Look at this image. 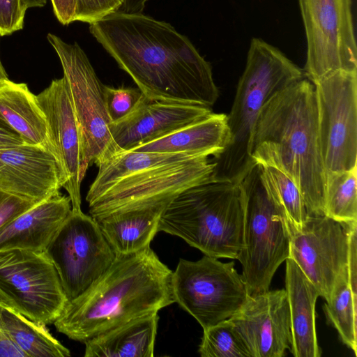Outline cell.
Segmentation results:
<instances>
[{
  "mask_svg": "<svg viewBox=\"0 0 357 357\" xmlns=\"http://www.w3.org/2000/svg\"><path fill=\"white\" fill-rule=\"evenodd\" d=\"M228 142L227 114L212 112L130 151L215 158L225 150Z\"/></svg>",
  "mask_w": 357,
  "mask_h": 357,
  "instance_id": "21",
  "label": "cell"
},
{
  "mask_svg": "<svg viewBox=\"0 0 357 357\" xmlns=\"http://www.w3.org/2000/svg\"><path fill=\"white\" fill-rule=\"evenodd\" d=\"M149 0H123L120 11L128 13H142Z\"/></svg>",
  "mask_w": 357,
  "mask_h": 357,
  "instance_id": "37",
  "label": "cell"
},
{
  "mask_svg": "<svg viewBox=\"0 0 357 357\" xmlns=\"http://www.w3.org/2000/svg\"><path fill=\"white\" fill-rule=\"evenodd\" d=\"M171 271L150 247L116 256L107 271L54 322L71 340L86 342L173 303Z\"/></svg>",
  "mask_w": 357,
  "mask_h": 357,
  "instance_id": "3",
  "label": "cell"
},
{
  "mask_svg": "<svg viewBox=\"0 0 357 357\" xmlns=\"http://www.w3.org/2000/svg\"><path fill=\"white\" fill-rule=\"evenodd\" d=\"M70 211V197L60 192L38 203L0 228V251L45 252Z\"/></svg>",
  "mask_w": 357,
  "mask_h": 357,
  "instance_id": "19",
  "label": "cell"
},
{
  "mask_svg": "<svg viewBox=\"0 0 357 357\" xmlns=\"http://www.w3.org/2000/svg\"><path fill=\"white\" fill-rule=\"evenodd\" d=\"M324 215L343 224L357 222V167L326 174Z\"/></svg>",
  "mask_w": 357,
  "mask_h": 357,
  "instance_id": "28",
  "label": "cell"
},
{
  "mask_svg": "<svg viewBox=\"0 0 357 357\" xmlns=\"http://www.w3.org/2000/svg\"><path fill=\"white\" fill-rule=\"evenodd\" d=\"M28 8L35 7H43L47 3V0H23Z\"/></svg>",
  "mask_w": 357,
  "mask_h": 357,
  "instance_id": "38",
  "label": "cell"
},
{
  "mask_svg": "<svg viewBox=\"0 0 357 357\" xmlns=\"http://www.w3.org/2000/svg\"><path fill=\"white\" fill-rule=\"evenodd\" d=\"M63 182L56 158L44 146L0 149V190L40 202L59 193Z\"/></svg>",
  "mask_w": 357,
  "mask_h": 357,
  "instance_id": "17",
  "label": "cell"
},
{
  "mask_svg": "<svg viewBox=\"0 0 357 357\" xmlns=\"http://www.w3.org/2000/svg\"><path fill=\"white\" fill-rule=\"evenodd\" d=\"M60 60L73 107L82 129L88 163L96 165L122 151L113 140L103 95V84L88 56L77 43L48 33Z\"/></svg>",
  "mask_w": 357,
  "mask_h": 357,
  "instance_id": "11",
  "label": "cell"
},
{
  "mask_svg": "<svg viewBox=\"0 0 357 357\" xmlns=\"http://www.w3.org/2000/svg\"><path fill=\"white\" fill-rule=\"evenodd\" d=\"M245 196L241 183L211 181L185 190L162 212L158 231L204 255L237 259L243 248Z\"/></svg>",
  "mask_w": 357,
  "mask_h": 357,
  "instance_id": "5",
  "label": "cell"
},
{
  "mask_svg": "<svg viewBox=\"0 0 357 357\" xmlns=\"http://www.w3.org/2000/svg\"><path fill=\"white\" fill-rule=\"evenodd\" d=\"M27 8L23 0H0V36L23 29Z\"/></svg>",
  "mask_w": 357,
  "mask_h": 357,
  "instance_id": "32",
  "label": "cell"
},
{
  "mask_svg": "<svg viewBox=\"0 0 357 357\" xmlns=\"http://www.w3.org/2000/svg\"><path fill=\"white\" fill-rule=\"evenodd\" d=\"M24 144L20 136L0 123V149Z\"/></svg>",
  "mask_w": 357,
  "mask_h": 357,
  "instance_id": "36",
  "label": "cell"
},
{
  "mask_svg": "<svg viewBox=\"0 0 357 357\" xmlns=\"http://www.w3.org/2000/svg\"><path fill=\"white\" fill-rule=\"evenodd\" d=\"M229 320L251 357H282L290 349L289 308L284 289L249 295Z\"/></svg>",
  "mask_w": 357,
  "mask_h": 357,
  "instance_id": "16",
  "label": "cell"
},
{
  "mask_svg": "<svg viewBox=\"0 0 357 357\" xmlns=\"http://www.w3.org/2000/svg\"><path fill=\"white\" fill-rule=\"evenodd\" d=\"M286 261L285 291L291 325L290 351L295 357H320L315 326V305L319 294L291 258Z\"/></svg>",
  "mask_w": 357,
  "mask_h": 357,
  "instance_id": "20",
  "label": "cell"
},
{
  "mask_svg": "<svg viewBox=\"0 0 357 357\" xmlns=\"http://www.w3.org/2000/svg\"><path fill=\"white\" fill-rule=\"evenodd\" d=\"M36 97L46 119L45 146L54 154L61 167L63 188L68 193L71 209L81 211V184L89 164L84 135L65 78L53 79Z\"/></svg>",
  "mask_w": 357,
  "mask_h": 357,
  "instance_id": "14",
  "label": "cell"
},
{
  "mask_svg": "<svg viewBox=\"0 0 357 357\" xmlns=\"http://www.w3.org/2000/svg\"><path fill=\"white\" fill-rule=\"evenodd\" d=\"M210 107L162 102L146 96L123 119L109 124L112 137L122 151L159 139L211 114Z\"/></svg>",
  "mask_w": 357,
  "mask_h": 357,
  "instance_id": "18",
  "label": "cell"
},
{
  "mask_svg": "<svg viewBox=\"0 0 357 357\" xmlns=\"http://www.w3.org/2000/svg\"><path fill=\"white\" fill-rule=\"evenodd\" d=\"M68 303L56 268L45 252L0 251V303L47 325L54 324Z\"/></svg>",
  "mask_w": 357,
  "mask_h": 357,
  "instance_id": "9",
  "label": "cell"
},
{
  "mask_svg": "<svg viewBox=\"0 0 357 357\" xmlns=\"http://www.w3.org/2000/svg\"><path fill=\"white\" fill-rule=\"evenodd\" d=\"M123 3V0H74L73 21L93 24L119 11Z\"/></svg>",
  "mask_w": 357,
  "mask_h": 357,
  "instance_id": "31",
  "label": "cell"
},
{
  "mask_svg": "<svg viewBox=\"0 0 357 357\" xmlns=\"http://www.w3.org/2000/svg\"><path fill=\"white\" fill-rule=\"evenodd\" d=\"M215 167L209 157L185 154L151 163L87 192L90 215L98 219L116 212L169 204L185 190L213 181Z\"/></svg>",
  "mask_w": 357,
  "mask_h": 357,
  "instance_id": "6",
  "label": "cell"
},
{
  "mask_svg": "<svg viewBox=\"0 0 357 357\" xmlns=\"http://www.w3.org/2000/svg\"><path fill=\"white\" fill-rule=\"evenodd\" d=\"M0 330L27 357H68L70 352L46 328L0 303Z\"/></svg>",
  "mask_w": 357,
  "mask_h": 357,
  "instance_id": "25",
  "label": "cell"
},
{
  "mask_svg": "<svg viewBox=\"0 0 357 357\" xmlns=\"http://www.w3.org/2000/svg\"><path fill=\"white\" fill-rule=\"evenodd\" d=\"M89 31L147 98L210 108L217 101L211 64L169 23L119 10Z\"/></svg>",
  "mask_w": 357,
  "mask_h": 357,
  "instance_id": "1",
  "label": "cell"
},
{
  "mask_svg": "<svg viewBox=\"0 0 357 357\" xmlns=\"http://www.w3.org/2000/svg\"><path fill=\"white\" fill-rule=\"evenodd\" d=\"M198 351L202 357H251L229 319L204 330Z\"/></svg>",
  "mask_w": 357,
  "mask_h": 357,
  "instance_id": "29",
  "label": "cell"
},
{
  "mask_svg": "<svg viewBox=\"0 0 357 357\" xmlns=\"http://www.w3.org/2000/svg\"><path fill=\"white\" fill-rule=\"evenodd\" d=\"M349 236L347 224L326 215L307 216L291 231L289 257L328 301L339 278L348 270Z\"/></svg>",
  "mask_w": 357,
  "mask_h": 357,
  "instance_id": "15",
  "label": "cell"
},
{
  "mask_svg": "<svg viewBox=\"0 0 357 357\" xmlns=\"http://www.w3.org/2000/svg\"><path fill=\"white\" fill-rule=\"evenodd\" d=\"M305 77L279 49L258 38L250 43L245 67L227 115L229 142L212 160L213 181L241 183L257 164L250 156L254 127L264 105L278 91Z\"/></svg>",
  "mask_w": 357,
  "mask_h": 357,
  "instance_id": "4",
  "label": "cell"
},
{
  "mask_svg": "<svg viewBox=\"0 0 357 357\" xmlns=\"http://www.w3.org/2000/svg\"><path fill=\"white\" fill-rule=\"evenodd\" d=\"M241 183L245 196L244 244L237 259L251 295L268 290L278 268L289 257L291 229L266 189L257 164Z\"/></svg>",
  "mask_w": 357,
  "mask_h": 357,
  "instance_id": "7",
  "label": "cell"
},
{
  "mask_svg": "<svg viewBox=\"0 0 357 357\" xmlns=\"http://www.w3.org/2000/svg\"><path fill=\"white\" fill-rule=\"evenodd\" d=\"M38 203L0 190V228Z\"/></svg>",
  "mask_w": 357,
  "mask_h": 357,
  "instance_id": "33",
  "label": "cell"
},
{
  "mask_svg": "<svg viewBox=\"0 0 357 357\" xmlns=\"http://www.w3.org/2000/svg\"><path fill=\"white\" fill-rule=\"evenodd\" d=\"M320 151L326 173L357 167V71L314 84Z\"/></svg>",
  "mask_w": 357,
  "mask_h": 357,
  "instance_id": "13",
  "label": "cell"
},
{
  "mask_svg": "<svg viewBox=\"0 0 357 357\" xmlns=\"http://www.w3.org/2000/svg\"><path fill=\"white\" fill-rule=\"evenodd\" d=\"M53 10L57 20L63 25L73 22L74 0H51Z\"/></svg>",
  "mask_w": 357,
  "mask_h": 357,
  "instance_id": "34",
  "label": "cell"
},
{
  "mask_svg": "<svg viewBox=\"0 0 357 357\" xmlns=\"http://www.w3.org/2000/svg\"><path fill=\"white\" fill-rule=\"evenodd\" d=\"M6 79H8V74L2 64L0 57V82Z\"/></svg>",
  "mask_w": 357,
  "mask_h": 357,
  "instance_id": "39",
  "label": "cell"
},
{
  "mask_svg": "<svg viewBox=\"0 0 357 357\" xmlns=\"http://www.w3.org/2000/svg\"><path fill=\"white\" fill-rule=\"evenodd\" d=\"M255 164L275 167L298 186L307 215H324L326 171L319 146L314 85L306 77L262 107L250 144Z\"/></svg>",
  "mask_w": 357,
  "mask_h": 357,
  "instance_id": "2",
  "label": "cell"
},
{
  "mask_svg": "<svg viewBox=\"0 0 357 357\" xmlns=\"http://www.w3.org/2000/svg\"><path fill=\"white\" fill-rule=\"evenodd\" d=\"M257 165L266 189L285 215L291 231L299 230L308 215L298 186L278 168L271 165Z\"/></svg>",
  "mask_w": 357,
  "mask_h": 357,
  "instance_id": "27",
  "label": "cell"
},
{
  "mask_svg": "<svg viewBox=\"0 0 357 357\" xmlns=\"http://www.w3.org/2000/svg\"><path fill=\"white\" fill-rule=\"evenodd\" d=\"M45 253L70 301L90 287L114 262L116 255L97 222L81 211H70Z\"/></svg>",
  "mask_w": 357,
  "mask_h": 357,
  "instance_id": "12",
  "label": "cell"
},
{
  "mask_svg": "<svg viewBox=\"0 0 357 357\" xmlns=\"http://www.w3.org/2000/svg\"><path fill=\"white\" fill-rule=\"evenodd\" d=\"M0 123L17 133L24 144L45 146V116L26 84L9 79L0 82Z\"/></svg>",
  "mask_w": 357,
  "mask_h": 357,
  "instance_id": "23",
  "label": "cell"
},
{
  "mask_svg": "<svg viewBox=\"0 0 357 357\" xmlns=\"http://www.w3.org/2000/svg\"><path fill=\"white\" fill-rule=\"evenodd\" d=\"M324 310L328 323L334 327L342 342L357 354V295L354 294L348 270L337 281Z\"/></svg>",
  "mask_w": 357,
  "mask_h": 357,
  "instance_id": "26",
  "label": "cell"
},
{
  "mask_svg": "<svg viewBox=\"0 0 357 357\" xmlns=\"http://www.w3.org/2000/svg\"><path fill=\"white\" fill-rule=\"evenodd\" d=\"M158 313L134 319L85 344V357H153Z\"/></svg>",
  "mask_w": 357,
  "mask_h": 357,
  "instance_id": "24",
  "label": "cell"
},
{
  "mask_svg": "<svg viewBox=\"0 0 357 357\" xmlns=\"http://www.w3.org/2000/svg\"><path fill=\"white\" fill-rule=\"evenodd\" d=\"M0 357H27L0 330Z\"/></svg>",
  "mask_w": 357,
  "mask_h": 357,
  "instance_id": "35",
  "label": "cell"
},
{
  "mask_svg": "<svg viewBox=\"0 0 357 357\" xmlns=\"http://www.w3.org/2000/svg\"><path fill=\"white\" fill-rule=\"evenodd\" d=\"M167 205L133 208L93 219L116 256L128 255L150 247Z\"/></svg>",
  "mask_w": 357,
  "mask_h": 357,
  "instance_id": "22",
  "label": "cell"
},
{
  "mask_svg": "<svg viewBox=\"0 0 357 357\" xmlns=\"http://www.w3.org/2000/svg\"><path fill=\"white\" fill-rule=\"evenodd\" d=\"M307 41L303 72L313 84L337 71H357L351 0H298Z\"/></svg>",
  "mask_w": 357,
  "mask_h": 357,
  "instance_id": "10",
  "label": "cell"
},
{
  "mask_svg": "<svg viewBox=\"0 0 357 357\" xmlns=\"http://www.w3.org/2000/svg\"><path fill=\"white\" fill-rule=\"evenodd\" d=\"M172 287L174 303L203 330L231 318L250 295L234 261L206 255L195 261L180 259L172 272Z\"/></svg>",
  "mask_w": 357,
  "mask_h": 357,
  "instance_id": "8",
  "label": "cell"
},
{
  "mask_svg": "<svg viewBox=\"0 0 357 357\" xmlns=\"http://www.w3.org/2000/svg\"><path fill=\"white\" fill-rule=\"evenodd\" d=\"M106 111L110 123L119 121L131 114L145 97L138 88H114L103 85Z\"/></svg>",
  "mask_w": 357,
  "mask_h": 357,
  "instance_id": "30",
  "label": "cell"
}]
</instances>
